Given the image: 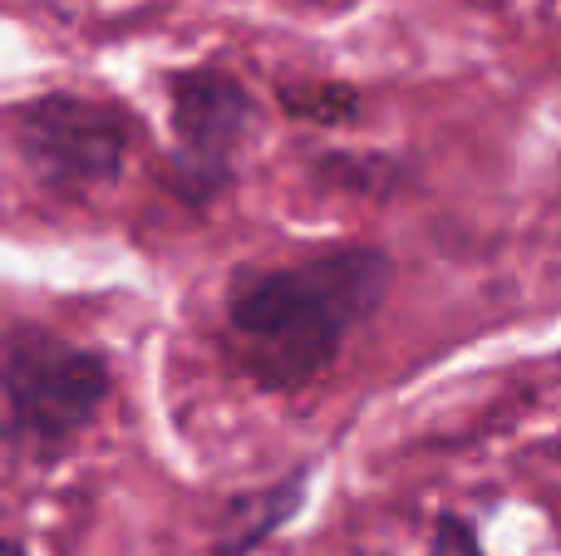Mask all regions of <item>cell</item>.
<instances>
[{
    "mask_svg": "<svg viewBox=\"0 0 561 556\" xmlns=\"http://www.w3.org/2000/svg\"><path fill=\"white\" fill-rule=\"evenodd\" d=\"M389 281L394 262L379 246H330L306 262L232 271L227 325L242 370L262 390H306L335 364L350 331L385 305Z\"/></svg>",
    "mask_w": 561,
    "mask_h": 556,
    "instance_id": "cell-1",
    "label": "cell"
},
{
    "mask_svg": "<svg viewBox=\"0 0 561 556\" xmlns=\"http://www.w3.org/2000/svg\"><path fill=\"white\" fill-rule=\"evenodd\" d=\"M108 384L104 355L30 321L5 331V433L15 449H65L104 409Z\"/></svg>",
    "mask_w": 561,
    "mask_h": 556,
    "instance_id": "cell-2",
    "label": "cell"
},
{
    "mask_svg": "<svg viewBox=\"0 0 561 556\" xmlns=\"http://www.w3.org/2000/svg\"><path fill=\"white\" fill-rule=\"evenodd\" d=\"M15 148L39 187L89 193L124 173L134 148V114L104 99L39 94L15 108Z\"/></svg>",
    "mask_w": 561,
    "mask_h": 556,
    "instance_id": "cell-3",
    "label": "cell"
},
{
    "mask_svg": "<svg viewBox=\"0 0 561 556\" xmlns=\"http://www.w3.org/2000/svg\"><path fill=\"white\" fill-rule=\"evenodd\" d=\"M173 108V183L193 202H207L232 183V158L252 128V94L227 69H178L168 74Z\"/></svg>",
    "mask_w": 561,
    "mask_h": 556,
    "instance_id": "cell-4",
    "label": "cell"
},
{
    "mask_svg": "<svg viewBox=\"0 0 561 556\" xmlns=\"http://www.w3.org/2000/svg\"><path fill=\"white\" fill-rule=\"evenodd\" d=\"M300 498H306V468H296L290 478L272 483L262 493H247L227 508V532L217 537V556H247L256 542H266L276 528H286L300 512Z\"/></svg>",
    "mask_w": 561,
    "mask_h": 556,
    "instance_id": "cell-5",
    "label": "cell"
},
{
    "mask_svg": "<svg viewBox=\"0 0 561 556\" xmlns=\"http://www.w3.org/2000/svg\"><path fill=\"white\" fill-rule=\"evenodd\" d=\"M424 556H483V542H478V528L458 512H444L434 522V542H428Z\"/></svg>",
    "mask_w": 561,
    "mask_h": 556,
    "instance_id": "cell-6",
    "label": "cell"
},
{
    "mask_svg": "<svg viewBox=\"0 0 561 556\" xmlns=\"http://www.w3.org/2000/svg\"><path fill=\"white\" fill-rule=\"evenodd\" d=\"M0 556H25V547H20V542H5V547H0Z\"/></svg>",
    "mask_w": 561,
    "mask_h": 556,
    "instance_id": "cell-7",
    "label": "cell"
}]
</instances>
